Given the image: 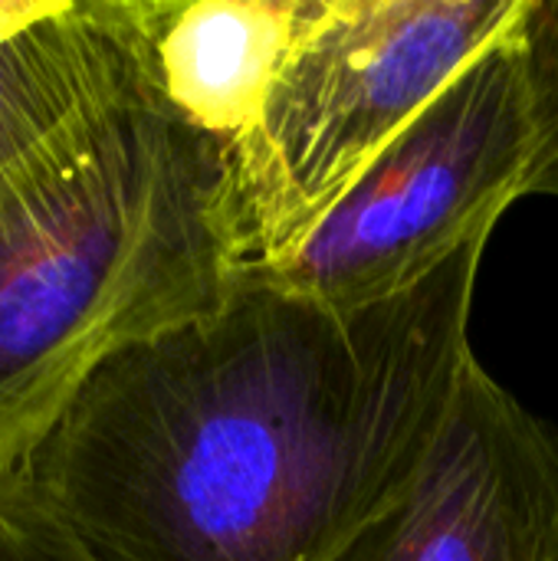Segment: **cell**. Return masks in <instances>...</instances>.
I'll return each mask as SVG.
<instances>
[{"mask_svg": "<svg viewBox=\"0 0 558 561\" xmlns=\"http://www.w3.org/2000/svg\"><path fill=\"white\" fill-rule=\"evenodd\" d=\"M487 243L362 309L237 276L105 358L23 463L95 561H332L447 421Z\"/></svg>", "mask_w": 558, "mask_h": 561, "instance_id": "cell-1", "label": "cell"}, {"mask_svg": "<svg viewBox=\"0 0 558 561\" xmlns=\"http://www.w3.org/2000/svg\"><path fill=\"white\" fill-rule=\"evenodd\" d=\"M161 105L234 154L257 128L316 0H135Z\"/></svg>", "mask_w": 558, "mask_h": 561, "instance_id": "cell-7", "label": "cell"}, {"mask_svg": "<svg viewBox=\"0 0 558 561\" xmlns=\"http://www.w3.org/2000/svg\"><path fill=\"white\" fill-rule=\"evenodd\" d=\"M332 561H558V421L474 358L414 480Z\"/></svg>", "mask_w": 558, "mask_h": 561, "instance_id": "cell-5", "label": "cell"}, {"mask_svg": "<svg viewBox=\"0 0 558 561\" xmlns=\"http://www.w3.org/2000/svg\"><path fill=\"white\" fill-rule=\"evenodd\" d=\"M247 266L230 154L151 82L0 181V477L115 352L217 306Z\"/></svg>", "mask_w": 558, "mask_h": 561, "instance_id": "cell-2", "label": "cell"}, {"mask_svg": "<svg viewBox=\"0 0 558 561\" xmlns=\"http://www.w3.org/2000/svg\"><path fill=\"white\" fill-rule=\"evenodd\" d=\"M62 3L66 0H0V43L26 30L30 23L56 13Z\"/></svg>", "mask_w": 558, "mask_h": 561, "instance_id": "cell-10", "label": "cell"}, {"mask_svg": "<svg viewBox=\"0 0 558 561\" xmlns=\"http://www.w3.org/2000/svg\"><path fill=\"white\" fill-rule=\"evenodd\" d=\"M533 118L523 62L500 39L460 72L289 250L237 276L329 309L385 302L490 240L526 197Z\"/></svg>", "mask_w": 558, "mask_h": 561, "instance_id": "cell-4", "label": "cell"}, {"mask_svg": "<svg viewBox=\"0 0 558 561\" xmlns=\"http://www.w3.org/2000/svg\"><path fill=\"white\" fill-rule=\"evenodd\" d=\"M523 0H316L230 154L247 266L299 243L352 181L487 49Z\"/></svg>", "mask_w": 558, "mask_h": 561, "instance_id": "cell-3", "label": "cell"}, {"mask_svg": "<svg viewBox=\"0 0 558 561\" xmlns=\"http://www.w3.org/2000/svg\"><path fill=\"white\" fill-rule=\"evenodd\" d=\"M148 89L135 0H66L0 43V181L99 128Z\"/></svg>", "mask_w": 558, "mask_h": 561, "instance_id": "cell-6", "label": "cell"}, {"mask_svg": "<svg viewBox=\"0 0 558 561\" xmlns=\"http://www.w3.org/2000/svg\"><path fill=\"white\" fill-rule=\"evenodd\" d=\"M0 561H95L49 506L26 463L0 477Z\"/></svg>", "mask_w": 558, "mask_h": 561, "instance_id": "cell-9", "label": "cell"}, {"mask_svg": "<svg viewBox=\"0 0 558 561\" xmlns=\"http://www.w3.org/2000/svg\"><path fill=\"white\" fill-rule=\"evenodd\" d=\"M510 39L523 62L536 138L526 194L558 197V0H523Z\"/></svg>", "mask_w": 558, "mask_h": 561, "instance_id": "cell-8", "label": "cell"}]
</instances>
